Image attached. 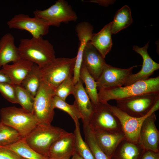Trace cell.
Returning <instances> with one entry per match:
<instances>
[{"label": "cell", "instance_id": "35", "mask_svg": "<svg viewBox=\"0 0 159 159\" xmlns=\"http://www.w3.org/2000/svg\"><path fill=\"white\" fill-rule=\"evenodd\" d=\"M0 159H24L12 150L0 146Z\"/></svg>", "mask_w": 159, "mask_h": 159}, {"label": "cell", "instance_id": "9", "mask_svg": "<svg viewBox=\"0 0 159 159\" xmlns=\"http://www.w3.org/2000/svg\"><path fill=\"white\" fill-rule=\"evenodd\" d=\"M159 101V93L145 94L116 100V106L129 115L141 117L147 115Z\"/></svg>", "mask_w": 159, "mask_h": 159}, {"label": "cell", "instance_id": "27", "mask_svg": "<svg viewBox=\"0 0 159 159\" xmlns=\"http://www.w3.org/2000/svg\"><path fill=\"white\" fill-rule=\"evenodd\" d=\"M80 79L85 84V90L91 102L94 105H97L99 101L96 82L88 72L82 63L80 71Z\"/></svg>", "mask_w": 159, "mask_h": 159}, {"label": "cell", "instance_id": "32", "mask_svg": "<svg viewBox=\"0 0 159 159\" xmlns=\"http://www.w3.org/2000/svg\"><path fill=\"white\" fill-rule=\"evenodd\" d=\"M54 108L61 110L69 114L74 121L82 119L81 115L75 105L74 104L71 105L58 97L54 96L53 100Z\"/></svg>", "mask_w": 159, "mask_h": 159}, {"label": "cell", "instance_id": "40", "mask_svg": "<svg viewBox=\"0 0 159 159\" xmlns=\"http://www.w3.org/2000/svg\"></svg>", "mask_w": 159, "mask_h": 159}, {"label": "cell", "instance_id": "22", "mask_svg": "<svg viewBox=\"0 0 159 159\" xmlns=\"http://www.w3.org/2000/svg\"><path fill=\"white\" fill-rule=\"evenodd\" d=\"M112 34L110 22L98 33L93 34L90 41L104 58L110 51L112 46Z\"/></svg>", "mask_w": 159, "mask_h": 159}, {"label": "cell", "instance_id": "36", "mask_svg": "<svg viewBox=\"0 0 159 159\" xmlns=\"http://www.w3.org/2000/svg\"><path fill=\"white\" fill-rule=\"evenodd\" d=\"M140 159H159V152L145 150Z\"/></svg>", "mask_w": 159, "mask_h": 159}, {"label": "cell", "instance_id": "6", "mask_svg": "<svg viewBox=\"0 0 159 159\" xmlns=\"http://www.w3.org/2000/svg\"><path fill=\"white\" fill-rule=\"evenodd\" d=\"M54 90L41 81L34 100L32 113L39 124L51 125L54 115Z\"/></svg>", "mask_w": 159, "mask_h": 159}, {"label": "cell", "instance_id": "12", "mask_svg": "<svg viewBox=\"0 0 159 159\" xmlns=\"http://www.w3.org/2000/svg\"><path fill=\"white\" fill-rule=\"evenodd\" d=\"M7 24L10 28L26 31L35 38L42 37L49 32V26L43 20L23 14L15 15Z\"/></svg>", "mask_w": 159, "mask_h": 159}, {"label": "cell", "instance_id": "11", "mask_svg": "<svg viewBox=\"0 0 159 159\" xmlns=\"http://www.w3.org/2000/svg\"><path fill=\"white\" fill-rule=\"evenodd\" d=\"M137 67V65H135L127 68H122L106 63L100 76L96 81L97 90L124 86L132 74L133 69Z\"/></svg>", "mask_w": 159, "mask_h": 159}, {"label": "cell", "instance_id": "31", "mask_svg": "<svg viewBox=\"0 0 159 159\" xmlns=\"http://www.w3.org/2000/svg\"><path fill=\"white\" fill-rule=\"evenodd\" d=\"M15 88L17 103L25 110L32 113L34 97L21 85H15Z\"/></svg>", "mask_w": 159, "mask_h": 159}, {"label": "cell", "instance_id": "30", "mask_svg": "<svg viewBox=\"0 0 159 159\" xmlns=\"http://www.w3.org/2000/svg\"><path fill=\"white\" fill-rule=\"evenodd\" d=\"M23 138L16 130L0 122V146L13 144Z\"/></svg>", "mask_w": 159, "mask_h": 159}, {"label": "cell", "instance_id": "24", "mask_svg": "<svg viewBox=\"0 0 159 159\" xmlns=\"http://www.w3.org/2000/svg\"><path fill=\"white\" fill-rule=\"evenodd\" d=\"M132 22L130 9L125 5L116 12L112 21L110 22L112 34H116L128 27Z\"/></svg>", "mask_w": 159, "mask_h": 159}, {"label": "cell", "instance_id": "1", "mask_svg": "<svg viewBox=\"0 0 159 159\" xmlns=\"http://www.w3.org/2000/svg\"><path fill=\"white\" fill-rule=\"evenodd\" d=\"M99 102L106 103L111 100L125 99L138 95L159 93V76L138 81L128 86L100 90Z\"/></svg>", "mask_w": 159, "mask_h": 159}, {"label": "cell", "instance_id": "21", "mask_svg": "<svg viewBox=\"0 0 159 159\" xmlns=\"http://www.w3.org/2000/svg\"><path fill=\"white\" fill-rule=\"evenodd\" d=\"M14 38L10 33L5 34L0 40V68L21 58L18 47L15 45Z\"/></svg>", "mask_w": 159, "mask_h": 159}, {"label": "cell", "instance_id": "18", "mask_svg": "<svg viewBox=\"0 0 159 159\" xmlns=\"http://www.w3.org/2000/svg\"><path fill=\"white\" fill-rule=\"evenodd\" d=\"M75 30L80 41V44L76 57L73 74L74 76L78 77L80 75L84 50L93 34V27L89 22L83 21L80 22L76 25Z\"/></svg>", "mask_w": 159, "mask_h": 159}, {"label": "cell", "instance_id": "3", "mask_svg": "<svg viewBox=\"0 0 159 159\" xmlns=\"http://www.w3.org/2000/svg\"><path fill=\"white\" fill-rule=\"evenodd\" d=\"M0 122L16 130L23 138L39 124L33 114L22 107H3L0 110Z\"/></svg>", "mask_w": 159, "mask_h": 159}, {"label": "cell", "instance_id": "17", "mask_svg": "<svg viewBox=\"0 0 159 159\" xmlns=\"http://www.w3.org/2000/svg\"><path fill=\"white\" fill-rule=\"evenodd\" d=\"M83 83L80 79L75 85L72 94L74 98V104L81 115L83 124H88L94 111V106L87 94Z\"/></svg>", "mask_w": 159, "mask_h": 159}, {"label": "cell", "instance_id": "33", "mask_svg": "<svg viewBox=\"0 0 159 159\" xmlns=\"http://www.w3.org/2000/svg\"><path fill=\"white\" fill-rule=\"evenodd\" d=\"M74 87L73 75H71L62 82L54 90V95L65 100L69 95L72 94Z\"/></svg>", "mask_w": 159, "mask_h": 159}, {"label": "cell", "instance_id": "38", "mask_svg": "<svg viewBox=\"0 0 159 159\" xmlns=\"http://www.w3.org/2000/svg\"><path fill=\"white\" fill-rule=\"evenodd\" d=\"M71 159H83L80 156H79L76 152L74 153L73 155L72 156Z\"/></svg>", "mask_w": 159, "mask_h": 159}, {"label": "cell", "instance_id": "8", "mask_svg": "<svg viewBox=\"0 0 159 159\" xmlns=\"http://www.w3.org/2000/svg\"><path fill=\"white\" fill-rule=\"evenodd\" d=\"M108 102H99L94 109L88 125L93 132H122L120 122L110 110Z\"/></svg>", "mask_w": 159, "mask_h": 159}, {"label": "cell", "instance_id": "26", "mask_svg": "<svg viewBox=\"0 0 159 159\" xmlns=\"http://www.w3.org/2000/svg\"><path fill=\"white\" fill-rule=\"evenodd\" d=\"M42 81L40 68L34 63L31 70L21 85L33 97H35Z\"/></svg>", "mask_w": 159, "mask_h": 159}, {"label": "cell", "instance_id": "19", "mask_svg": "<svg viewBox=\"0 0 159 159\" xmlns=\"http://www.w3.org/2000/svg\"><path fill=\"white\" fill-rule=\"evenodd\" d=\"M93 132L99 146L110 159L119 145L125 139L124 135L122 132L114 133L105 131Z\"/></svg>", "mask_w": 159, "mask_h": 159}, {"label": "cell", "instance_id": "5", "mask_svg": "<svg viewBox=\"0 0 159 159\" xmlns=\"http://www.w3.org/2000/svg\"><path fill=\"white\" fill-rule=\"evenodd\" d=\"M76 57H58L40 68L42 81L54 90L62 82L73 75Z\"/></svg>", "mask_w": 159, "mask_h": 159}, {"label": "cell", "instance_id": "15", "mask_svg": "<svg viewBox=\"0 0 159 159\" xmlns=\"http://www.w3.org/2000/svg\"><path fill=\"white\" fill-rule=\"evenodd\" d=\"M82 63L96 81L100 76L106 63L104 58L90 41L87 42L84 50Z\"/></svg>", "mask_w": 159, "mask_h": 159}, {"label": "cell", "instance_id": "23", "mask_svg": "<svg viewBox=\"0 0 159 159\" xmlns=\"http://www.w3.org/2000/svg\"><path fill=\"white\" fill-rule=\"evenodd\" d=\"M145 151L138 143H133L125 139L119 145L111 158L114 157L115 159H139Z\"/></svg>", "mask_w": 159, "mask_h": 159}, {"label": "cell", "instance_id": "20", "mask_svg": "<svg viewBox=\"0 0 159 159\" xmlns=\"http://www.w3.org/2000/svg\"><path fill=\"white\" fill-rule=\"evenodd\" d=\"M34 64L30 61L20 58L12 64L3 66L1 70L9 77L13 84L21 85Z\"/></svg>", "mask_w": 159, "mask_h": 159}, {"label": "cell", "instance_id": "34", "mask_svg": "<svg viewBox=\"0 0 159 159\" xmlns=\"http://www.w3.org/2000/svg\"><path fill=\"white\" fill-rule=\"evenodd\" d=\"M0 92L7 100L13 103H17L16 99L15 85L0 83Z\"/></svg>", "mask_w": 159, "mask_h": 159}, {"label": "cell", "instance_id": "10", "mask_svg": "<svg viewBox=\"0 0 159 159\" xmlns=\"http://www.w3.org/2000/svg\"><path fill=\"white\" fill-rule=\"evenodd\" d=\"M109 107L111 111L117 117L120 122L125 139L130 142L138 143L140 129L143 122L148 116L158 110L159 101L147 115L141 117L130 116L116 106L110 104Z\"/></svg>", "mask_w": 159, "mask_h": 159}, {"label": "cell", "instance_id": "37", "mask_svg": "<svg viewBox=\"0 0 159 159\" xmlns=\"http://www.w3.org/2000/svg\"><path fill=\"white\" fill-rule=\"evenodd\" d=\"M0 83H8L12 84L9 77L0 69Z\"/></svg>", "mask_w": 159, "mask_h": 159}, {"label": "cell", "instance_id": "7", "mask_svg": "<svg viewBox=\"0 0 159 159\" xmlns=\"http://www.w3.org/2000/svg\"><path fill=\"white\" fill-rule=\"evenodd\" d=\"M34 16L45 22L49 26L59 27L62 23L75 21L78 17L68 2L64 0H58L49 8L44 10L36 9Z\"/></svg>", "mask_w": 159, "mask_h": 159}, {"label": "cell", "instance_id": "4", "mask_svg": "<svg viewBox=\"0 0 159 159\" xmlns=\"http://www.w3.org/2000/svg\"><path fill=\"white\" fill-rule=\"evenodd\" d=\"M67 132L51 125L38 124L25 137L26 142L36 152L48 158L53 143Z\"/></svg>", "mask_w": 159, "mask_h": 159}, {"label": "cell", "instance_id": "25", "mask_svg": "<svg viewBox=\"0 0 159 159\" xmlns=\"http://www.w3.org/2000/svg\"><path fill=\"white\" fill-rule=\"evenodd\" d=\"M1 147L12 150L24 159H49L34 151L26 142L25 138L13 144Z\"/></svg>", "mask_w": 159, "mask_h": 159}, {"label": "cell", "instance_id": "14", "mask_svg": "<svg viewBox=\"0 0 159 159\" xmlns=\"http://www.w3.org/2000/svg\"><path fill=\"white\" fill-rule=\"evenodd\" d=\"M148 42L143 47L134 46L133 50L142 57L143 63L142 68L138 72L132 74L129 77L124 86L130 85L136 81L146 80L149 78L155 71L159 69V64L153 61L147 51Z\"/></svg>", "mask_w": 159, "mask_h": 159}, {"label": "cell", "instance_id": "39", "mask_svg": "<svg viewBox=\"0 0 159 159\" xmlns=\"http://www.w3.org/2000/svg\"><path fill=\"white\" fill-rule=\"evenodd\" d=\"M52 159L50 158H49V159Z\"/></svg>", "mask_w": 159, "mask_h": 159}, {"label": "cell", "instance_id": "29", "mask_svg": "<svg viewBox=\"0 0 159 159\" xmlns=\"http://www.w3.org/2000/svg\"><path fill=\"white\" fill-rule=\"evenodd\" d=\"M74 134L75 137V151L83 159H95L89 147L81 136L79 120L74 121Z\"/></svg>", "mask_w": 159, "mask_h": 159}, {"label": "cell", "instance_id": "2", "mask_svg": "<svg viewBox=\"0 0 159 159\" xmlns=\"http://www.w3.org/2000/svg\"><path fill=\"white\" fill-rule=\"evenodd\" d=\"M18 49L21 58L30 61L40 68L56 58L53 45L42 37L21 39Z\"/></svg>", "mask_w": 159, "mask_h": 159}, {"label": "cell", "instance_id": "13", "mask_svg": "<svg viewBox=\"0 0 159 159\" xmlns=\"http://www.w3.org/2000/svg\"><path fill=\"white\" fill-rule=\"evenodd\" d=\"M156 120L154 112L145 119L140 128L138 143L145 150L159 152V131Z\"/></svg>", "mask_w": 159, "mask_h": 159}, {"label": "cell", "instance_id": "28", "mask_svg": "<svg viewBox=\"0 0 159 159\" xmlns=\"http://www.w3.org/2000/svg\"><path fill=\"white\" fill-rule=\"evenodd\" d=\"M85 141L89 147L95 159H111L99 146L94 133L88 124H83Z\"/></svg>", "mask_w": 159, "mask_h": 159}, {"label": "cell", "instance_id": "16", "mask_svg": "<svg viewBox=\"0 0 159 159\" xmlns=\"http://www.w3.org/2000/svg\"><path fill=\"white\" fill-rule=\"evenodd\" d=\"M75 152L74 134L67 132L51 145L48 158L52 159H70Z\"/></svg>", "mask_w": 159, "mask_h": 159}]
</instances>
